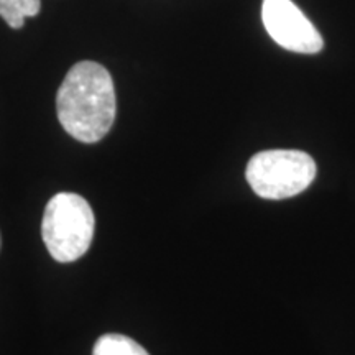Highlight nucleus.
Segmentation results:
<instances>
[{
	"label": "nucleus",
	"mask_w": 355,
	"mask_h": 355,
	"mask_svg": "<svg viewBox=\"0 0 355 355\" xmlns=\"http://www.w3.org/2000/svg\"><path fill=\"white\" fill-rule=\"evenodd\" d=\"M261 20L270 37L285 50L314 55L324 42L308 17L291 0H263Z\"/></svg>",
	"instance_id": "nucleus-4"
},
{
	"label": "nucleus",
	"mask_w": 355,
	"mask_h": 355,
	"mask_svg": "<svg viewBox=\"0 0 355 355\" xmlns=\"http://www.w3.org/2000/svg\"><path fill=\"white\" fill-rule=\"evenodd\" d=\"M40 8V0H0V17L15 30L25 25V19L37 17Z\"/></svg>",
	"instance_id": "nucleus-6"
},
{
	"label": "nucleus",
	"mask_w": 355,
	"mask_h": 355,
	"mask_svg": "<svg viewBox=\"0 0 355 355\" xmlns=\"http://www.w3.org/2000/svg\"><path fill=\"white\" fill-rule=\"evenodd\" d=\"M0 247H2V237H0Z\"/></svg>",
	"instance_id": "nucleus-7"
},
{
	"label": "nucleus",
	"mask_w": 355,
	"mask_h": 355,
	"mask_svg": "<svg viewBox=\"0 0 355 355\" xmlns=\"http://www.w3.org/2000/svg\"><path fill=\"white\" fill-rule=\"evenodd\" d=\"M92 355H150L139 343L122 334H105L97 339Z\"/></svg>",
	"instance_id": "nucleus-5"
},
{
	"label": "nucleus",
	"mask_w": 355,
	"mask_h": 355,
	"mask_svg": "<svg viewBox=\"0 0 355 355\" xmlns=\"http://www.w3.org/2000/svg\"><path fill=\"white\" fill-rule=\"evenodd\" d=\"M94 212L83 196L60 193L44 207L43 242L48 254L60 263H69L86 254L94 237Z\"/></svg>",
	"instance_id": "nucleus-2"
},
{
	"label": "nucleus",
	"mask_w": 355,
	"mask_h": 355,
	"mask_svg": "<svg viewBox=\"0 0 355 355\" xmlns=\"http://www.w3.org/2000/svg\"><path fill=\"white\" fill-rule=\"evenodd\" d=\"M316 162L300 150H266L248 162L245 178L257 196L286 199L303 193L316 178Z\"/></svg>",
	"instance_id": "nucleus-3"
},
{
	"label": "nucleus",
	"mask_w": 355,
	"mask_h": 355,
	"mask_svg": "<svg viewBox=\"0 0 355 355\" xmlns=\"http://www.w3.org/2000/svg\"><path fill=\"white\" fill-rule=\"evenodd\" d=\"M58 121L73 139L96 144L114 125L117 102L112 76L94 61H81L68 71L56 97Z\"/></svg>",
	"instance_id": "nucleus-1"
}]
</instances>
